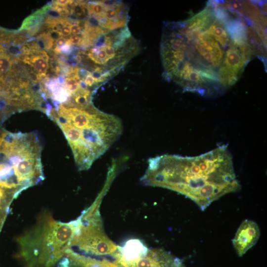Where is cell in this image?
I'll return each instance as SVG.
<instances>
[{
	"label": "cell",
	"instance_id": "6da1fadb",
	"mask_svg": "<svg viewBox=\"0 0 267 267\" xmlns=\"http://www.w3.org/2000/svg\"><path fill=\"white\" fill-rule=\"evenodd\" d=\"M228 11L219 1H210L190 18L166 23L160 53L167 79L202 95L236 83L255 53L251 25Z\"/></svg>",
	"mask_w": 267,
	"mask_h": 267
},
{
	"label": "cell",
	"instance_id": "7a4b0ae2",
	"mask_svg": "<svg viewBox=\"0 0 267 267\" xmlns=\"http://www.w3.org/2000/svg\"><path fill=\"white\" fill-rule=\"evenodd\" d=\"M141 180L146 185L183 194L202 211L222 196L241 188L225 145L196 156L166 154L151 158Z\"/></svg>",
	"mask_w": 267,
	"mask_h": 267
},
{
	"label": "cell",
	"instance_id": "3957f363",
	"mask_svg": "<svg viewBox=\"0 0 267 267\" xmlns=\"http://www.w3.org/2000/svg\"><path fill=\"white\" fill-rule=\"evenodd\" d=\"M79 222V218L64 222L49 213L41 214L36 224L17 238V257L24 267H53L69 247Z\"/></svg>",
	"mask_w": 267,
	"mask_h": 267
},
{
	"label": "cell",
	"instance_id": "277c9868",
	"mask_svg": "<svg viewBox=\"0 0 267 267\" xmlns=\"http://www.w3.org/2000/svg\"><path fill=\"white\" fill-rule=\"evenodd\" d=\"M99 201L85 210L79 217V224L66 250L92 264L104 259L114 262L119 246L104 232L99 210Z\"/></svg>",
	"mask_w": 267,
	"mask_h": 267
},
{
	"label": "cell",
	"instance_id": "5b68a950",
	"mask_svg": "<svg viewBox=\"0 0 267 267\" xmlns=\"http://www.w3.org/2000/svg\"><path fill=\"white\" fill-rule=\"evenodd\" d=\"M120 267H186L182 261L171 253L160 248L149 249L136 258L114 262Z\"/></svg>",
	"mask_w": 267,
	"mask_h": 267
},
{
	"label": "cell",
	"instance_id": "8992f818",
	"mask_svg": "<svg viewBox=\"0 0 267 267\" xmlns=\"http://www.w3.org/2000/svg\"><path fill=\"white\" fill-rule=\"evenodd\" d=\"M260 236V228L255 222L250 220L243 221L232 239L233 247L238 256H242L252 248Z\"/></svg>",
	"mask_w": 267,
	"mask_h": 267
},
{
	"label": "cell",
	"instance_id": "52a82bcc",
	"mask_svg": "<svg viewBox=\"0 0 267 267\" xmlns=\"http://www.w3.org/2000/svg\"><path fill=\"white\" fill-rule=\"evenodd\" d=\"M19 194L15 190L5 188L0 185V232L9 212L10 204Z\"/></svg>",
	"mask_w": 267,
	"mask_h": 267
},
{
	"label": "cell",
	"instance_id": "ba28073f",
	"mask_svg": "<svg viewBox=\"0 0 267 267\" xmlns=\"http://www.w3.org/2000/svg\"><path fill=\"white\" fill-rule=\"evenodd\" d=\"M24 61L32 65L40 74H44L48 68V56L44 51H41L38 55L32 56L31 58L26 57Z\"/></svg>",
	"mask_w": 267,
	"mask_h": 267
},
{
	"label": "cell",
	"instance_id": "9c48e42d",
	"mask_svg": "<svg viewBox=\"0 0 267 267\" xmlns=\"http://www.w3.org/2000/svg\"><path fill=\"white\" fill-rule=\"evenodd\" d=\"M80 82L77 79L73 78L67 77L65 79L64 83L65 85L64 87L70 93L71 96L74 95L81 90H84L81 88Z\"/></svg>",
	"mask_w": 267,
	"mask_h": 267
},
{
	"label": "cell",
	"instance_id": "30bf717a",
	"mask_svg": "<svg viewBox=\"0 0 267 267\" xmlns=\"http://www.w3.org/2000/svg\"><path fill=\"white\" fill-rule=\"evenodd\" d=\"M11 66V62L9 57L6 55H0V73H4L7 72Z\"/></svg>",
	"mask_w": 267,
	"mask_h": 267
},
{
	"label": "cell",
	"instance_id": "8fae6325",
	"mask_svg": "<svg viewBox=\"0 0 267 267\" xmlns=\"http://www.w3.org/2000/svg\"><path fill=\"white\" fill-rule=\"evenodd\" d=\"M82 41V36L73 35L70 37L69 39L67 40L66 43L70 45H81Z\"/></svg>",
	"mask_w": 267,
	"mask_h": 267
},
{
	"label": "cell",
	"instance_id": "7c38bea8",
	"mask_svg": "<svg viewBox=\"0 0 267 267\" xmlns=\"http://www.w3.org/2000/svg\"><path fill=\"white\" fill-rule=\"evenodd\" d=\"M72 23L68 21L67 23L63 27L60 31L61 35L68 36L71 34L70 27Z\"/></svg>",
	"mask_w": 267,
	"mask_h": 267
},
{
	"label": "cell",
	"instance_id": "4fadbf2b",
	"mask_svg": "<svg viewBox=\"0 0 267 267\" xmlns=\"http://www.w3.org/2000/svg\"><path fill=\"white\" fill-rule=\"evenodd\" d=\"M84 82L88 87H91L94 85H96L93 76L90 74L86 76Z\"/></svg>",
	"mask_w": 267,
	"mask_h": 267
},
{
	"label": "cell",
	"instance_id": "5bb4252c",
	"mask_svg": "<svg viewBox=\"0 0 267 267\" xmlns=\"http://www.w3.org/2000/svg\"><path fill=\"white\" fill-rule=\"evenodd\" d=\"M66 42H67L66 39L61 37L59 38H58L57 40H56L55 44H56V46L61 47L66 43Z\"/></svg>",
	"mask_w": 267,
	"mask_h": 267
},
{
	"label": "cell",
	"instance_id": "9a60e30c",
	"mask_svg": "<svg viewBox=\"0 0 267 267\" xmlns=\"http://www.w3.org/2000/svg\"><path fill=\"white\" fill-rule=\"evenodd\" d=\"M72 0H58L54 2L56 5L65 6L71 2Z\"/></svg>",
	"mask_w": 267,
	"mask_h": 267
},
{
	"label": "cell",
	"instance_id": "2e32d148",
	"mask_svg": "<svg viewBox=\"0 0 267 267\" xmlns=\"http://www.w3.org/2000/svg\"><path fill=\"white\" fill-rule=\"evenodd\" d=\"M3 140V134L0 136V148Z\"/></svg>",
	"mask_w": 267,
	"mask_h": 267
}]
</instances>
